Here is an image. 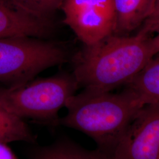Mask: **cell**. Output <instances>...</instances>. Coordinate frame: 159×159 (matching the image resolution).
<instances>
[{"instance_id":"obj_1","label":"cell","mask_w":159,"mask_h":159,"mask_svg":"<svg viewBox=\"0 0 159 159\" xmlns=\"http://www.w3.org/2000/svg\"><path fill=\"white\" fill-rule=\"evenodd\" d=\"M157 54L150 35L114 33L84 45L75 59L73 76L83 90L110 92L129 83Z\"/></svg>"},{"instance_id":"obj_2","label":"cell","mask_w":159,"mask_h":159,"mask_svg":"<svg viewBox=\"0 0 159 159\" xmlns=\"http://www.w3.org/2000/svg\"><path fill=\"white\" fill-rule=\"evenodd\" d=\"M144 106L127 88L120 93L83 90L69 98L67 113L56 126L84 133L96 143L98 150L108 156Z\"/></svg>"},{"instance_id":"obj_3","label":"cell","mask_w":159,"mask_h":159,"mask_svg":"<svg viewBox=\"0 0 159 159\" xmlns=\"http://www.w3.org/2000/svg\"><path fill=\"white\" fill-rule=\"evenodd\" d=\"M79 87L73 75L33 80L23 85L0 87V106L22 119L56 126L58 111Z\"/></svg>"},{"instance_id":"obj_4","label":"cell","mask_w":159,"mask_h":159,"mask_svg":"<svg viewBox=\"0 0 159 159\" xmlns=\"http://www.w3.org/2000/svg\"><path fill=\"white\" fill-rule=\"evenodd\" d=\"M67 59V52L61 46L39 38L0 39V82L7 87L23 85Z\"/></svg>"},{"instance_id":"obj_5","label":"cell","mask_w":159,"mask_h":159,"mask_svg":"<svg viewBox=\"0 0 159 159\" xmlns=\"http://www.w3.org/2000/svg\"><path fill=\"white\" fill-rule=\"evenodd\" d=\"M63 22L84 45H90L115 32L114 0H64Z\"/></svg>"},{"instance_id":"obj_6","label":"cell","mask_w":159,"mask_h":159,"mask_svg":"<svg viewBox=\"0 0 159 159\" xmlns=\"http://www.w3.org/2000/svg\"><path fill=\"white\" fill-rule=\"evenodd\" d=\"M109 159H159V102L144 105L127 127Z\"/></svg>"},{"instance_id":"obj_7","label":"cell","mask_w":159,"mask_h":159,"mask_svg":"<svg viewBox=\"0 0 159 159\" xmlns=\"http://www.w3.org/2000/svg\"><path fill=\"white\" fill-rule=\"evenodd\" d=\"M51 30L48 20L27 11L12 0H0V39L17 37L41 39Z\"/></svg>"},{"instance_id":"obj_8","label":"cell","mask_w":159,"mask_h":159,"mask_svg":"<svg viewBox=\"0 0 159 159\" xmlns=\"http://www.w3.org/2000/svg\"><path fill=\"white\" fill-rule=\"evenodd\" d=\"M153 0H114L116 25L114 34H127L142 25Z\"/></svg>"},{"instance_id":"obj_9","label":"cell","mask_w":159,"mask_h":159,"mask_svg":"<svg viewBox=\"0 0 159 159\" xmlns=\"http://www.w3.org/2000/svg\"><path fill=\"white\" fill-rule=\"evenodd\" d=\"M127 86L143 105L159 102V56L153 57Z\"/></svg>"},{"instance_id":"obj_10","label":"cell","mask_w":159,"mask_h":159,"mask_svg":"<svg viewBox=\"0 0 159 159\" xmlns=\"http://www.w3.org/2000/svg\"><path fill=\"white\" fill-rule=\"evenodd\" d=\"M32 159H108V157L97 149L89 151L72 141L63 140L37 148Z\"/></svg>"},{"instance_id":"obj_11","label":"cell","mask_w":159,"mask_h":159,"mask_svg":"<svg viewBox=\"0 0 159 159\" xmlns=\"http://www.w3.org/2000/svg\"><path fill=\"white\" fill-rule=\"evenodd\" d=\"M35 142L29 125L22 119L0 106V143Z\"/></svg>"},{"instance_id":"obj_12","label":"cell","mask_w":159,"mask_h":159,"mask_svg":"<svg viewBox=\"0 0 159 159\" xmlns=\"http://www.w3.org/2000/svg\"><path fill=\"white\" fill-rule=\"evenodd\" d=\"M37 17L48 20V18L57 10L61 8L64 0H12Z\"/></svg>"},{"instance_id":"obj_13","label":"cell","mask_w":159,"mask_h":159,"mask_svg":"<svg viewBox=\"0 0 159 159\" xmlns=\"http://www.w3.org/2000/svg\"><path fill=\"white\" fill-rule=\"evenodd\" d=\"M140 31L148 35L156 33L159 29V0H153L148 17Z\"/></svg>"},{"instance_id":"obj_14","label":"cell","mask_w":159,"mask_h":159,"mask_svg":"<svg viewBox=\"0 0 159 159\" xmlns=\"http://www.w3.org/2000/svg\"><path fill=\"white\" fill-rule=\"evenodd\" d=\"M0 159H18L7 144L0 143Z\"/></svg>"},{"instance_id":"obj_15","label":"cell","mask_w":159,"mask_h":159,"mask_svg":"<svg viewBox=\"0 0 159 159\" xmlns=\"http://www.w3.org/2000/svg\"><path fill=\"white\" fill-rule=\"evenodd\" d=\"M156 35L153 37V40L154 44L155 47L156 48V50L158 52V54H159V29L158 31L156 32Z\"/></svg>"}]
</instances>
